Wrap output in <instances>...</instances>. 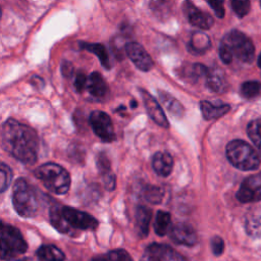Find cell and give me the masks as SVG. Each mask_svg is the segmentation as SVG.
Returning a JSON list of instances; mask_svg holds the SVG:
<instances>
[{
	"instance_id": "4316f807",
	"label": "cell",
	"mask_w": 261,
	"mask_h": 261,
	"mask_svg": "<svg viewBox=\"0 0 261 261\" xmlns=\"http://www.w3.org/2000/svg\"><path fill=\"white\" fill-rule=\"evenodd\" d=\"M91 261H134L127 251L123 249H116L107 252L106 254L94 257Z\"/></svg>"
},
{
	"instance_id": "ba28073f",
	"label": "cell",
	"mask_w": 261,
	"mask_h": 261,
	"mask_svg": "<svg viewBox=\"0 0 261 261\" xmlns=\"http://www.w3.org/2000/svg\"><path fill=\"white\" fill-rule=\"evenodd\" d=\"M90 124L92 129L99 137L103 142H113L115 140V133L113 128V123L110 116L101 111V110H94L90 114Z\"/></svg>"
},
{
	"instance_id": "1f68e13d",
	"label": "cell",
	"mask_w": 261,
	"mask_h": 261,
	"mask_svg": "<svg viewBox=\"0 0 261 261\" xmlns=\"http://www.w3.org/2000/svg\"><path fill=\"white\" fill-rule=\"evenodd\" d=\"M230 5L239 17H244L250 11L251 2L250 0H230Z\"/></svg>"
},
{
	"instance_id": "d590c367",
	"label": "cell",
	"mask_w": 261,
	"mask_h": 261,
	"mask_svg": "<svg viewBox=\"0 0 261 261\" xmlns=\"http://www.w3.org/2000/svg\"><path fill=\"white\" fill-rule=\"evenodd\" d=\"M87 83H88V77L83 71H77L74 75V81H73V86L76 92H83L85 88H87Z\"/></svg>"
},
{
	"instance_id": "8992f818",
	"label": "cell",
	"mask_w": 261,
	"mask_h": 261,
	"mask_svg": "<svg viewBox=\"0 0 261 261\" xmlns=\"http://www.w3.org/2000/svg\"><path fill=\"white\" fill-rule=\"evenodd\" d=\"M28 249L27 242L20 231L6 223L1 224V259H15L25 253Z\"/></svg>"
},
{
	"instance_id": "8d00e7d4",
	"label": "cell",
	"mask_w": 261,
	"mask_h": 261,
	"mask_svg": "<svg viewBox=\"0 0 261 261\" xmlns=\"http://www.w3.org/2000/svg\"><path fill=\"white\" fill-rule=\"evenodd\" d=\"M210 7L213 9L215 15L219 18H222L224 16L225 10H224V0H207Z\"/></svg>"
},
{
	"instance_id": "cb8c5ba5",
	"label": "cell",
	"mask_w": 261,
	"mask_h": 261,
	"mask_svg": "<svg viewBox=\"0 0 261 261\" xmlns=\"http://www.w3.org/2000/svg\"><path fill=\"white\" fill-rule=\"evenodd\" d=\"M208 67L202 63H192L181 70V76H184L187 81L197 82L200 77H205Z\"/></svg>"
},
{
	"instance_id": "f35d334b",
	"label": "cell",
	"mask_w": 261,
	"mask_h": 261,
	"mask_svg": "<svg viewBox=\"0 0 261 261\" xmlns=\"http://www.w3.org/2000/svg\"><path fill=\"white\" fill-rule=\"evenodd\" d=\"M61 72L66 77L71 76L73 74V65L69 61L64 60L61 64Z\"/></svg>"
},
{
	"instance_id": "9c48e42d",
	"label": "cell",
	"mask_w": 261,
	"mask_h": 261,
	"mask_svg": "<svg viewBox=\"0 0 261 261\" xmlns=\"http://www.w3.org/2000/svg\"><path fill=\"white\" fill-rule=\"evenodd\" d=\"M237 199L242 203H251L261 200V174L247 177L239 188Z\"/></svg>"
},
{
	"instance_id": "5b68a950",
	"label": "cell",
	"mask_w": 261,
	"mask_h": 261,
	"mask_svg": "<svg viewBox=\"0 0 261 261\" xmlns=\"http://www.w3.org/2000/svg\"><path fill=\"white\" fill-rule=\"evenodd\" d=\"M12 204L21 217H33L39 207L38 198L34 189L22 177L16 179L12 189Z\"/></svg>"
},
{
	"instance_id": "7402d4cb",
	"label": "cell",
	"mask_w": 261,
	"mask_h": 261,
	"mask_svg": "<svg viewBox=\"0 0 261 261\" xmlns=\"http://www.w3.org/2000/svg\"><path fill=\"white\" fill-rule=\"evenodd\" d=\"M37 257L40 261H63L64 253L54 245H43L37 251Z\"/></svg>"
},
{
	"instance_id": "603a6c76",
	"label": "cell",
	"mask_w": 261,
	"mask_h": 261,
	"mask_svg": "<svg viewBox=\"0 0 261 261\" xmlns=\"http://www.w3.org/2000/svg\"><path fill=\"white\" fill-rule=\"evenodd\" d=\"M171 228V216L168 212L159 210L156 213L154 221V231L156 234L162 237L169 232Z\"/></svg>"
},
{
	"instance_id": "ee69618b",
	"label": "cell",
	"mask_w": 261,
	"mask_h": 261,
	"mask_svg": "<svg viewBox=\"0 0 261 261\" xmlns=\"http://www.w3.org/2000/svg\"><path fill=\"white\" fill-rule=\"evenodd\" d=\"M260 5H261V0H260Z\"/></svg>"
},
{
	"instance_id": "484cf974",
	"label": "cell",
	"mask_w": 261,
	"mask_h": 261,
	"mask_svg": "<svg viewBox=\"0 0 261 261\" xmlns=\"http://www.w3.org/2000/svg\"><path fill=\"white\" fill-rule=\"evenodd\" d=\"M245 227L247 233L253 238L261 237V211H255L246 218Z\"/></svg>"
},
{
	"instance_id": "f546056e",
	"label": "cell",
	"mask_w": 261,
	"mask_h": 261,
	"mask_svg": "<svg viewBox=\"0 0 261 261\" xmlns=\"http://www.w3.org/2000/svg\"><path fill=\"white\" fill-rule=\"evenodd\" d=\"M261 92V84L257 81H247L241 86V94L247 99L256 97Z\"/></svg>"
},
{
	"instance_id": "ac0fdd59",
	"label": "cell",
	"mask_w": 261,
	"mask_h": 261,
	"mask_svg": "<svg viewBox=\"0 0 261 261\" xmlns=\"http://www.w3.org/2000/svg\"><path fill=\"white\" fill-rule=\"evenodd\" d=\"M87 90L92 96L96 98H102L106 95L108 87L101 73H99L98 71H93L88 76Z\"/></svg>"
},
{
	"instance_id": "7bdbcfd3",
	"label": "cell",
	"mask_w": 261,
	"mask_h": 261,
	"mask_svg": "<svg viewBox=\"0 0 261 261\" xmlns=\"http://www.w3.org/2000/svg\"><path fill=\"white\" fill-rule=\"evenodd\" d=\"M258 65H259V67H260V69H261V53H260V55H259V57H258Z\"/></svg>"
},
{
	"instance_id": "d4e9b609",
	"label": "cell",
	"mask_w": 261,
	"mask_h": 261,
	"mask_svg": "<svg viewBox=\"0 0 261 261\" xmlns=\"http://www.w3.org/2000/svg\"><path fill=\"white\" fill-rule=\"evenodd\" d=\"M50 221L52 225L61 233H70L72 228L66 223L64 220L62 214H61V208L58 206H54L50 210Z\"/></svg>"
},
{
	"instance_id": "ffe728a7",
	"label": "cell",
	"mask_w": 261,
	"mask_h": 261,
	"mask_svg": "<svg viewBox=\"0 0 261 261\" xmlns=\"http://www.w3.org/2000/svg\"><path fill=\"white\" fill-rule=\"evenodd\" d=\"M80 47H81V49L86 50V51L91 52L92 54L96 55L103 67H105V68H110L111 67L109 54H108L106 48L102 44L80 42Z\"/></svg>"
},
{
	"instance_id": "7a4b0ae2",
	"label": "cell",
	"mask_w": 261,
	"mask_h": 261,
	"mask_svg": "<svg viewBox=\"0 0 261 261\" xmlns=\"http://www.w3.org/2000/svg\"><path fill=\"white\" fill-rule=\"evenodd\" d=\"M218 53L225 64L231 63L233 59L248 64L254 60L255 48L249 37L238 30H232L222 38Z\"/></svg>"
},
{
	"instance_id": "30bf717a",
	"label": "cell",
	"mask_w": 261,
	"mask_h": 261,
	"mask_svg": "<svg viewBox=\"0 0 261 261\" xmlns=\"http://www.w3.org/2000/svg\"><path fill=\"white\" fill-rule=\"evenodd\" d=\"M124 51L130 61L142 71H149L153 65V59L149 53L137 42H128L124 46Z\"/></svg>"
},
{
	"instance_id": "5bb4252c",
	"label": "cell",
	"mask_w": 261,
	"mask_h": 261,
	"mask_svg": "<svg viewBox=\"0 0 261 261\" xmlns=\"http://www.w3.org/2000/svg\"><path fill=\"white\" fill-rule=\"evenodd\" d=\"M151 217H152V211L150 208L146 206L137 207L136 214H135V227L138 236L142 239L148 236Z\"/></svg>"
},
{
	"instance_id": "b9f144b4",
	"label": "cell",
	"mask_w": 261,
	"mask_h": 261,
	"mask_svg": "<svg viewBox=\"0 0 261 261\" xmlns=\"http://www.w3.org/2000/svg\"><path fill=\"white\" fill-rule=\"evenodd\" d=\"M7 261H33L31 258H29V257H27V258H20V259H17V258H15V259H11V260H7Z\"/></svg>"
},
{
	"instance_id": "836d02e7",
	"label": "cell",
	"mask_w": 261,
	"mask_h": 261,
	"mask_svg": "<svg viewBox=\"0 0 261 261\" xmlns=\"http://www.w3.org/2000/svg\"><path fill=\"white\" fill-rule=\"evenodd\" d=\"M162 260L163 261H188L181 254L173 250L167 245H163L162 248Z\"/></svg>"
},
{
	"instance_id": "4fadbf2b",
	"label": "cell",
	"mask_w": 261,
	"mask_h": 261,
	"mask_svg": "<svg viewBox=\"0 0 261 261\" xmlns=\"http://www.w3.org/2000/svg\"><path fill=\"white\" fill-rule=\"evenodd\" d=\"M170 239L178 245L194 246L197 243V233L191 224L178 222L171 226L169 230Z\"/></svg>"
},
{
	"instance_id": "83f0119b",
	"label": "cell",
	"mask_w": 261,
	"mask_h": 261,
	"mask_svg": "<svg viewBox=\"0 0 261 261\" xmlns=\"http://www.w3.org/2000/svg\"><path fill=\"white\" fill-rule=\"evenodd\" d=\"M150 9L157 17L164 19L168 17L171 12L170 0H151Z\"/></svg>"
},
{
	"instance_id": "4dcf8cb0",
	"label": "cell",
	"mask_w": 261,
	"mask_h": 261,
	"mask_svg": "<svg viewBox=\"0 0 261 261\" xmlns=\"http://www.w3.org/2000/svg\"><path fill=\"white\" fill-rule=\"evenodd\" d=\"M144 198L153 204H158L163 198V191L156 186H146L143 190Z\"/></svg>"
},
{
	"instance_id": "d6a6232c",
	"label": "cell",
	"mask_w": 261,
	"mask_h": 261,
	"mask_svg": "<svg viewBox=\"0 0 261 261\" xmlns=\"http://www.w3.org/2000/svg\"><path fill=\"white\" fill-rule=\"evenodd\" d=\"M0 191L1 193L5 192L6 189L9 187L11 178H12V172L11 169L8 165H6L4 162L1 163V168H0Z\"/></svg>"
},
{
	"instance_id": "e0dca14e",
	"label": "cell",
	"mask_w": 261,
	"mask_h": 261,
	"mask_svg": "<svg viewBox=\"0 0 261 261\" xmlns=\"http://www.w3.org/2000/svg\"><path fill=\"white\" fill-rule=\"evenodd\" d=\"M152 166L154 171L160 176H168L173 167V159L167 152H157L152 159Z\"/></svg>"
},
{
	"instance_id": "9a60e30c",
	"label": "cell",
	"mask_w": 261,
	"mask_h": 261,
	"mask_svg": "<svg viewBox=\"0 0 261 261\" xmlns=\"http://www.w3.org/2000/svg\"><path fill=\"white\" fill-rule=\"evenodd\" d=\"M211 47V42L207 34L204 32H194L188 42L187 48L191 54L201 55L209 50Z\"/></svg>"
},
{
	"instance_id": "3957f363",
	"label": "cell",
	"mask_w": 261,
	"mask_h": 261,
	"mask_svg": "<svg viewBox=\"0 0 261 261\" xmlns=\"http://www.w3.org/2000/svg\"><path fill=\"white\" fill-rule=\"evenodd\" d=\"M35 174L45 188L54 194L63 195L70 188L71 179L68 171L56 163L42 164L35 170Z\"/></svg>"
},
{
	"instance_id": "f1b7e54d",
	"label": "cell",
	"mask_w": 261,
	"mask_h": 261,
	"mask_svg": "<svg viewBox=\"0 0 261 261\" xmlns=\"http://www.w3.org/2000/svg\"><path fill=\"white\" fill-rule=\"evenodd\" d=\"M247 133L251 141L261 153V118L250 121L247 126Z\"/></svg>"
},
{
	"instance_id": "d6986e66",
	"label": "cell",
	"mask_w": 261,
	"mask_h": 261,
	"mask_svg": "<svg viewBox=\"0 0 261 261\" xmlns=\"http://www.w3.org/2000/svg\"><path fill=\"white\" fill-rule=\"evenodd\" d=\"M200 108L203 117L206 120H211V119H216L224 114H226L230 106L228 104H213L209 101H201L200 102Z\"/></svg>"
},
{
	"instance_id": "74e56055",
	"label": "cell",
	"mask_w": 261,
	"mask_h": 261,
	"mask_svg": "<svg viewBox=\"0 0 261 261\" xmlns=\"http://www.w3.org/2000/svg\"><path fill=\"white\" fill-rule=\"evenodd\" d=\"M211 250H212V252L215 256H219L223 253V251H224V242L220 237L215 236L211 239Z\"/></svg>"
},
{
	"instance_id": "8fae6325",
	"label": "cell",
	"mask_w": 261,
	"mask_h": 261,
	"mask_svg": "<svg viewBox=\"0 0 261 261\" xmlns=\"http://www.w3.org/2000/svg\"><path fill=\"white\" fill-rule=\"evenodd\" d=\"M182 11L188 21L201 30H209L213 25L214 20L212 16L209 13L196 7L191 0L184 1Z\"/></svg>"
},
{
	"instance_id": "52a82bcc",
	"label": "cell",
	"mask_w": 261,
	"mask_h": 261,
	"mask_svg": "<svg viewBox=\"0 0 261 261\" xmlns=\"http://www.w3.org/2000/svg\"><path fill=\"white\" fill-rule=\"evenodd\" d=\"M61 214L72 230H94L99 224L91 214L72 207H61Z\"/></svg>"
},
{
	"instance_id": "60d3db41",
	"label": "cell",
	"mask_w": 261,
	"mask_h": 261,
	"mask_svg": "<svg viewBox=\"0 0 261 261\" xmlns=\"http://www.w3.org/2000/svg\"><path fill=\"white\" fill-rule=\"evenodd\" d=\"M32 84H33L35 87L42 88V87L44 86V81H43V79H41L40 76L34 75V76L32 77Z\"/></svg>"
},
{
	"instance_id": "6da1fadb",
	"label": "cell",
	"mask_w": 261,
	"mask_h": 261,
	"mask_svg": "<svg viewBox=\"0 0 261 261\" xmlns=\"http://www.w3.org/2000/svg\"><path fill=\"white\" fill-rule=\"evenodd\" d=\"M2 148L12 157L25 164L36 162L39 138L35 129L13 118H8L1 128Z\"/></svg>"
},
{
	"instance_id": "44dd1931",
	"label": "cell",
	"mask_w": 261,
	"mask_h": 261,
	"mask_svg": "<svg viewBox=\"0 0 261 261\" xmlns=\"http://www.w3.org/2000/svg\"><path fill=\"white\" fill-rule=\"evenodd\" d=\"M158 96L164 107L175 117L179 118L184 115L185 113V108L181 105V103L176 100L173 96H171L169 93L165 91H158Z\"/></svg>"
},
{
	"instance_id": "ab89813d",
	"label": "cell",
	"mask_w": 261,
	"mask_h": 261,
	"mask_svg": "<svg viewBox=\"0 0 261 261\" xmlns=\"http://www.w3.org/2000/svg\"><path fill=\"white\" fill-rule=\"evenodd\" d=\"M104 184L107 190L112 191L115 188V175L110 173L104 175Z\"/></svg>"
},
{
	"instance_id": "2e32d148",
	"label": "cell",
	"mask_w": 261,
	"mask_h": 261,
	"mask_svg": "<svg viewBox=\"0 0 261 261\" xmlns=\"http://www.w3.org/2000/svg\"><path fill=\"white\" fill-rule=\"evenodd\" d=\"M205 80H206V87L210 91L215 93L224 92L227 87L224 72L217 67L209 68L205 75Z\"/></svg>"
},
{
	"instance_id": "e575fe53",
	"label": "cell",
	"mask_w": 261,
	"mask_h": 261,
	"mask_svg": "<svg viewBox=\"0 0 261 261\" xmlns=\"http://www.w3.org/2000/svg\"><path fill=\"white\" fill-rule=\"evenodd\" d=\"M97 166L99 171L104 175L110 173V162L104 153H100L97 157Z\"/></svg>"
},
{
	"instance_id": "277c9868",
	"label": "cell",
	"mask_w": 261,
	"mask_h": 261,
	"mask_svg": "<svg viewBox=\"0 0 261 261\" xmlns=\"http://www.w3.org/2000/svg\"><path fill=\"white\" fill-rule=\"evenodd\" d=\"M226 158L231 165L241 170H254L260 165V158L255 149L241 140L230 141L226 146Z\"/></svg>"
},
{
	"instance_id": "7c38bea8",
	"label": "cell",
	"mask_w": 261,
	"mask_h": 261,
	"mask_svg": "<svg viewBox=\"0 0 261 261\" xmlns=\"http://www.w3.org/2000/svg\"><path fill=\"white\" fill-rule=\"evenodd\" d=\"M140 94L150 118H152V120L155 121L158 125L162 127H168L169 122L163 112V109L156 101V99L144 89H140Z\"/></svg>"
}]
</instances>
